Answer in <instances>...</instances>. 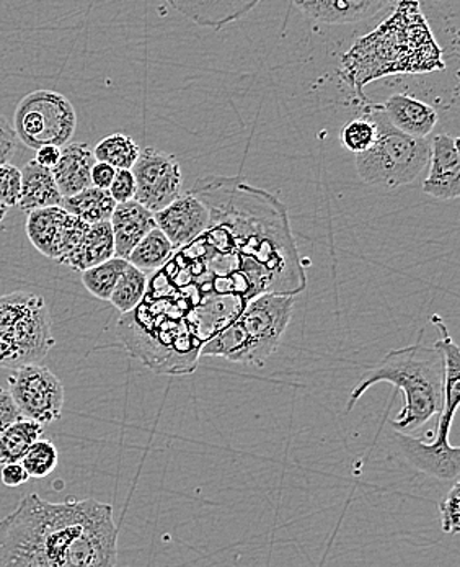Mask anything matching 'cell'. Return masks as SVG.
Returning a JSON list of instances; mask_svg holds the SVG:
<instances>
[{
	"label": "cell",
	"mask_w": 460,
	"mask_h": 567,
	"mask_svg": "<svg viewBox=\"0 0 460 567\" xmlns=\"http://www.w3.org/2000/svg\"><path fill=\"white\" fill-rule=\"evenodd\" d=\"M118 563L113 507L95 499L48 502L38 494L0 520V567H112Z\"/></svg>",
	"instance_id": "obj_1"
},
{
	"label": "cell",
	"mask_w": 460,
	"mask_h": 567,
	"mask_svg": "<svg viewBox=\"0 0 460 567\" xmlns=\"http://www.w3.org/2000/svg\"><path fill=\"white\" fill-rule=\"evenodd\" d=\"M377 383H390L404 393L405 405L394 419L395 432L410 434L439 415L445 398V357L438 347L415 346L393 350L379 365L370 368L346 402V412Z\"/></svg>",
	"instance_id": "obj_2"
},
{
	"label": "cell",
	"mask_w": 460,
	"mask_h": 567,
	"mask_svg": "<svg viewBox=\"0 0 460 567\" xmlns=\"http://www.w3.org/2000/svg\"><path fill=\"white\" fill-rule=\"evenodd\" d=\"M294 309V295L262 293L211 337L199 357H221L232 363L263 367L281 346Z\"/></svg>",
	"instance_id": "obj_3"
},
{
	"label": "cell",
	"mask_w": 460,
	"mask_h": 567,
	"mask_svg": "<svg viewBox=\"0 0 460 567\" xmlns=\"http://www.w3.org/2000/svg\"><path fill=\"white\" fill-rule=\"evenodd\" d=\"M436 347L445 357V398L435 436L428 443L398 432L395 442L415 470L442 483H456L460 474V449L449 443V432L460 401V349L448 331L441 332V340L436 342Z\"/></svg>",
	"instance_id": "obj_4"
},
{
	"label": "cell",
	"mask_w": 460,
	"mask_h": 567,
	"mask_svg": "<svg viewBox=\"0 0 460 567\" xmlns=\"http://www.w3.org/2000/svg\"><path fill=\"white\" fill-rule=\"evenodd\" d=\"M50 306L36 293L0 297V368L36 365L53 349Z\"/></svg>",
	"instance_id": "obj_5"
},
{
	"label": "cell",
	"mask_w": 460,
	"mask_h": 567,
	"mask_svg": "<svg viewBox=\"0 0 460 567\" xmlns=\"http://www.w3.org/2000/svg\"><path fill=\"white\" fill-rule=\"evenodd\" d=\"M367 115L376 123L377 136L369 150L356 154L359 177L364 184L386 188L411 184L428 166L431 141L398 132L380 106H374Z\"/></svg>",
	"instance_id": "obj_6"
},
{
	"label": "cell",
	"mask_w": 460,
	"mask_h": 567,
	"mask_svg": "<svg viewBox=\"0 0 460 567\" xmlns=\"http://www.w3.org/2000/svg\"><path fill=\"white\" fill-rule=\"evenodd\" d=\"M77 128V113L67 97L54 91H34L17 105L13 130L30 150L66 146Z\"/></svg>",
	"instance_id": "obj_7"
},
{
	"label": "cell",
	"mask_w": 460,
	"mask_h": 567,
	"mask_svg": "<svg viewBox=\"0 0 460 567\" xmlns=\"http://www.w3.org/2000/svg\"><path fill=\"white\" fill-rule=\"evenodd\" d=\"M7 383L22 417L43 425L60 421L64 408V386L50 368L41 363L13 368Z\"/></svg>",
	"instance_id": "obj_8"
},
{
	"label": "cell",
	"mask_w": 460,
	"mask_h": 567,
	"mask_svg": "<svg viewBox=\"0 0 460 567\" xmlns=\"http://www.w3.org/2000/svg\"><path fill=\"white\" fill-rule=\"evenodd\" d=\"M136 181L134 200L156 213L181 195V168L171 154L157 147L139 151L132 167Z\"/></svg>",
	"instance_id": "obj_9"
},
{
	"label": "cell",
	"mask_w": 460,
	"mask_h": 567,
	"mask_svg": "<svg viewBox=\"0 0 460 567\" xmlns=\"http://www.w3.org/2000/svg\"><path fill=\"white\" fill-rule=\"evenodd\" d=\"M87 228V223L56 205L30 212L25 229L34 249L60 264L77 246Z\"/></svg>",
	"instance_id": "obj_10"
},
{
	"label": "cell",
	"mask_w": 460,
	"mask_h": 567,
	"mask_svg": "<svg viewBox=\"0 0 460 567\" xmlns=\"http://www.w3.org/2000/svg\"><path fill=\"white\" fill-rule=\"evenodd\" d=\"M156 226L168 237L175 250L197 239L208 228L211 213L194 190L175 198L170 205L154 213Z\"/></svg>",
	"instance_id": "obj_11"
},
{
	"label": "cell",
	"mask_w": 460,
	"mask_h": 567,
	"mask_svg": "<svg viewBox=\"0 0 460 567\" xmlns=\"http://www.w3.org/2000/svg\"><path fill=\"white\" fill-rule=\"evenodd\" d=\"M429 174L424 192L436 200H458L460 197V154L458 136L438 134L431 141Z\"/></svg>",
	"instance_id": "obj_12"
},
{
	"label": "cell",
	"mask_w": 460,
	"mask_h": 567,
	"mask_svg": "<svg viewBox=\"0 0 460 567\" xmlns=\"http://www.w3.org/2000/svg\"><path fill=\"white\" fill-rule=\"evenodd\" d=\"M190 22L216 32L243 19L262 0H165Z\"/></svg>",
	"instance_id": "obj_13"
},
{
	"label": "cell",
	"mask_w": 460,
	"mask_h": 567,
	"mask_svg": "<svg viewBox=\"0 0 460 567\" xmlns=\"http://www.w3.org/2000/svg\"><path fill=\"white\" fill-rule=\"evenodd\" d=\"M113 240H115V257L128 260L129 254L147 233L156 228L154 213L140 205L139 202L129 200L116 203L112 216Z\"/></svg>",
	"instance_id": "obj_14"
},
{
	"label": "cell",
	"mask_w": 460,
	"mask_h": 567,
	"mask_svg": "<svg viewBox=\"0 0 460 567\" xmlns=\"http://www.w3.org/2000/svg\"><path fill=\"white\" fill-rule=\"evenodd\" d=\"M95 163L94 147L87 143H67L61 147L60 161L51 172L64 198L92 187L91 172Z\"/></svg>",
	"instance_id": "obj_15"
},
{
	"label": "cell",
	"mask_w": 460,
	"mask_h": 567,
	"mask_svg": "<svg viewBox=\"0 0 460 567\" xmlns=\"http://www.w3.org/2000/svg\"><path fill=\"white\" fill-rule=\"evenodd\" d=\"M379 106L390 125L408 136L428 137L438 125V112L435 106L411 95H390L387 102Z\"/></svg>",
	"instance_id": "obj_16"
},
{
	"label": "cell",
	"mask_w": 460,
	"mask_h": 567,
	"mask_svg": "<svg viewBox=\"0 0 460 567\" xmlns=\"http://www.w3.org/2000/svg\"><path fill=\"white\" fill-rule=\"evenodd\" d=\"M112 257H115L112 225L109 221H100L88 225L77 246L60 264L71 267L72 270L82 271Z\"/></svg>",
	"instance_id": "obj_17"
},
{
	"label": "cell",
	"mask_w": 460,
	"mask_h": 567,
	"mask_svg": "<svg viewBox=\"0 0 460 567\" xmlns=\"http://www.w3.org/2000/svg\"><path fill=\"white\" fill-rule=\"evenodd\" d=\"M63 200L51 168L40 166L34 159L27 163L22 168V192L17 206L22 212L30 213L46 206L61 205Z\"/></svg>",
	"instance_id": "obj_18"
},
{
	"label": "cell",
	"mask_w": 460,
	"mask_h": 567,
	"mask_svg": "<svg viewBox=\"0 0 460 567\" xmlns=\"http://www.w3.org/2000/svg\"><path fill=\"white\" fill-rule=\"evenodd\" d=\"M394 0H330L309 16L315 22L327 25H348L364 22L390 6Z\"/></svg>",
	"instance_id": "obj_19"
},
{
	"label": "cell",
	"mask_w": 460,
	"mask_h": 567,
	"mask_svg": "<svg viewBox=\"0 0 460 567\" xmlns=\"http://www.w3.org/2000/svg\"><path fill=\"white\" fill-rule=\"evenodd\" d=\"M61 206L87 225H94V223L109 221L116 202L113 200L108 190L87 187L72 197L64 198Z\"/></svg>",
	"instance_id": "obj_20"
},
{
	"label": "cell",
	"mask_w": 460,
	"mask_h": 567,
	"mask_svg": "<svg viewBox=\"0 0 460 567\" xmlns=\"http://www.w3.org/2000/svg\"><path fill=\"white\" fill-rule=\"evenodd\" d=\"M44 425L20 417L0 434V465L22 462L30 446L43 435Z\"/></svg>",
	"instance_id": "obj_21"
},
{
	"label": "cell",
	"mask_w": 460,
	"mask_h": 567,
	"mask_svg": "<svg viewBox=\"0 0 460 567\" xmlns=\"http://www.w3.org/2000/svg\"><path fill=\"white\" fill-rule=\"evenodd\" d=\"M174 252L175 247L156 226L153 231L147 233V236H144L137 243V246L129 254L128 262L143 270L144 274L149 275L163 268L174 256Z\"/></svg>",
	"instance_id": "obj_22"
},
{
	"label": "cell",
	"mask_w": 460,
	"mask_h": 567,
	"mask_svg": "<svg viewBox=\"0 0 460 567\" xmlns=\"http://www.w3.org/2000/svg\"><path fill=\"white\" fill-rule=\"evenodd\" d=\"M147 280H149V275L134 267L133 264H126L125 270L119 275L108 301L122 315L133 311L143 301L144 295H146Z\"/></svg>",
	"instance_id": "obj_23"
},
{
	"label": "cell",
	"mask_w": 460,
	"mask_h": 567,
	"mask_svg": "<svg viewBox=\"0 0 460 567\" xmlns=\"http://www.w3.org/2000/svg\"><path fill=\"white\" fill-rule=\"evenodd\" d=\"M126 264L128 260L122 259V257H112L97 266L85 268L82 270V284H84L85 290L98 300L108 301Z\"/></svg>",
	"instance_id": "obj_24"
},
{
	"label": "cell",
	"mask_w": 460,
	"mask_h": 567,
	"mask_svg": "<svg viewBox=\"0 0 460 567\" xmlns=\"http://www.w3.org/2000/svg\"><path fill=\"white\" fill-rule=\"evenodd\" d=\"M140 147L132 136L123 133L109 134L94 147L95 159L115 168H132L139 156Z\"/></svg>",
	"instance_id": "obj_25"
},
{
	"label": "cell",
	"mask_w": 460,
	"mask_h": 567,
	"mask_svg": "<svg viewBox=\"0 0 460 567\" xmlns=\"http://www.w3.org/2000/svg\"><path fill=\"white\" fill-rule=\"evenodd\" d=\"M20 463L25 467L30 477L43 480L56 470L58 463H60V453H58L56 445L50 440L38 439Z\"/></svg>",
	"instance_id": "obj_26"
},
{
	"label": "cell",
	"mask_w": 460,
	"mask_h": 567,
	"mask_svg": "<svg viewBox=\"0 0 460 567\" xmlns=\"http://www.w3.org/2000/svg\"><path fill=\"white\" fill-rule=\"evenodd\" d=\"M376 136V123L367 115L346 123L339 132V143L349 153L362 154L373 146Z\"/></svg>",
	"instance_id": "obj_27"
},
{
	"label": "cell",
	"mask_w": 460,
	"mask_h": 567,
	"mask_svg": "<svg viewBox=\"0 0 460 567\" xmlns=\"http://www.w3.org/2000/svg\"><path fill=\"white\" fill-rule=\"evenodd\" d=\"M22 192V171L13 164H0V202L9 208L17 206Z\"/></svg>",
	"instance_id": "obj_28"
},
{
	"label": "cell",
	"mask_w": 460,
	"mask_h": 567,
	"mask_svg": "<svg viewBox=\"0 0 460 567\" xmlns=\"http://www.w3.org/2000/svg\"><path fill=\"white\" fill-rule=\"evenodd\" d=\"M460 483L456 481L452 483L451 491L448 496L439 504V512H441L442 530L445 534L456 535L460 530Z\"/></svg>",
	"instance_id": "obj_29"
},
{
	"label": "cell",
	"mask_w": 460,
	"mask_h": 567,
	"mask_svg": "<svg viewBox=\"0 0 460 567\" xmlns=\"http://www.w3.org/2000/svg\"><path fill=\"white\" fill-rule=\"evenodd\" d=\"M108 192L116 203L134 200L136 181H134L132 168H116V174L113 177Z\"/></svg>",
	"instance_id": "obj_30"
},
{
	"label": "cell",
	"mask_w": 460,
	"mask_h": 567,
	"mask_svg": "<svg viewBox=\"0 0 460 567\" xmlns=\"http://www.w3.org/2000/svg\"><path fill=\"white\" fill-rule=\"evenodd\" d=\"M20 140L12 123L0 112V164L10 163L19 150Z\"/></svg>",
	"instance_id": "obj_31"
},
{
	"label": "cell",
	"mask_w": 460,
	"mask_h": 567,
	"mask_svg": "<svg viewBox=\"0 0 460 567\" xmlns=\"http://www.w3.org/2000/svg\"><path fill=\"white\" fill-rule=\"evenodd\" d=\"M0 480L6 484L7 487H19L25 484L30 480L29 473L22 463H6L0 470Z\"/></svg>",
	"instance_id": "obj_32"
},
{
	"label": "cell",
	"mask_w": 460,
	"mask_h": 567,
	"mask_svg": "<svg viewBox=\"0 0 460 567\" xmlns=\"http://www.w3.org/2000/svg\"><path fill=\"white\" fill-rule=\"evenodd\" d=\"M22 417L9 391L0 390V434L17 419Z\"/></svg>",
	"instance_id": "obj_33"
},
{
	"label": "cell",
	"mask_w": 460,
	"mask_h": 567,
	"mask_svg": "<svg viewBox=\"0 0 460 567\" xmlns=\"http://www.w3.org/2000/svg\"><path fill=\"white\" fill-rule=\"evenodd\" d=\"M116 168L109 166V164L102 163V161H97L92 167L91 172V181L92 187L103 188V190H108L109 185H112L113 177H115Z\"/></svg>",
	"instance_id": "obj_34"
},
{
	"label": "cell",
	"mask_w": 460,
	"mask_h": 567,
	"mask_svg": "<svg viewBox=\"0 0 460 567\" xmlns=\"http://www.w3.org/2000/svg\"><path fill=\"white\" fill-rule=\"evenodd\" d=\"M61 157V147L60 146H53V144H48V146H41L36 150V157H34V161H36L40 166L44 167H53L54 164L60 161Z\"/></svg>",
	"instance_id": "obj_35"
},
{
	"label": "cell",
	"mask_w": 460,
	"mask_h": 567,
	"mask_svg": "<svg viewBox=\"0 0 460 567\" xmlns=\"http://www.w3.org/2000/svg\"><path fill=\"white\" fill-rule=\"evenodd\" d=\"M328 2L330 0H294V6H296L302 13H305V16L309 17L315 9H318V7L325 6V3Z\"/></svg>",
	"instance_id": "obj_36"
},
{
	"label": "cell",
	"mask_w": 460,
	"mask_h": 567,
	"mask_svg": "<svg viewBox=\"0 0 460 567\" xmlns=\"http://www.w3.org/2000/svg\"><path fill=\"white\" fill-rule=\"evenodd\" d=\"M9 206L6 203L0 202V225H2L3 219H6L7 213H9Z\"/></svg>",
	"instance_id": "obj_37"
}]
</instances>
